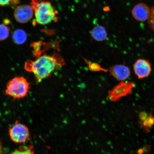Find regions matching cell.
Listing matches in <instances>:
<instances>
[{
    "mask_svg": "<svg viewBox=\"0 0 154 154\" xmlns=\"http://www.w3.org/2000/svg\"><path fill=\"white\" fill-rule=\"evenodd\" d=\"M144 152H145L147 153L149 152L151 150V147L149 144H146L144 146L143 149Z\"/></svg>",
    "mask_w": 154,
    "mask_h": 154,
    "instance_id": "obj_19",
    "label": "cell"
},
{
    "mask_svg": "<svg viewBox=\"0 0 154 154\" xmlns=\"http://www.w3.org/2000/svg\"><path fill=\"white\" fill-rule=\"evenodd\" d=\"M89 69L93 71H103V72H107V70L102 67L100 65L97 63H89Z\"/></svg>",
    "mask_w": 154,
    "mask_h": 154,
    "instance_id": "obj_15",
    "label": "cell"
},
{
    "mask_svg": "<svg viewBox=\"0 0 154 154\" xmlns=\"http://www.w3.org/2000/svg\"><path fill=\"white\" fill-rule=\"evenodd\" d=\"M19 3V0H0V6L2 7L16 5Z\"/></svg>",
    "mask_w": 154,
    "mask_h": 154,
    "instance_id": "obj_14",
    "label": "cell"
},
{
    "mask_svg": "<svg viewBox=\"0 0 154 154\" xmlns=\"http://www.w3.org/2000/svg\"><path fill=\"white\" fill-rule=\"evenodd\" d=\"M34 150L33 146H21L18 149H15L10 154H34Z\"/></svg>",
    "mask_w": 154,
    "mask_h": 154,
    "instance_id": "obj_12",
    "label": "cell"
},
{
    "mask_svg": "<svg viewBox=\"0 0 154 154\" xmlns=\"http://www.w3.org/2000/svg\"><path fill=\"white\" fill-rule=\"evenodd\" d=\"M148 114L144 111H142L139 114V117L140 121H143L147 118Z\"/></svg>",
    "mask_w": 154,
    "mask_h": 154,
    "instance_id": "obj_18",
    "label": "cell"
},
{
    "mask_svg": "<svg viewBox=\"0 0 154 154\" xmlns=\"http://www.w3.org/2000/svg\"><path fill=\"white\" fill-rule=\"evenodd\" d=\"M135 74L138 79H142L149 76L152 71L151 63L143 59L137 60L133 66Z\"/></svg>",
    "mask_w": 154,
    "mask_h": 154,
    "instance_id": "obj_7",
    "label": "cell"
},
{
    "mask_svg": "<svg viewBox=\"0 0 154 154\" xmlns=\"http://www.w3.org/2000/svg\"><path fill=\"white\" fill-rule=\"evenodd\" d=\"M30 5L34 11L36 23L45 25L57 20L58 11L51 2L44 0H31Z\"/></svg>",
    "mask_w": 154,
    "mask_h": 154,
    "instance_id": "obj_2",
    "label": "cell"
},
{
    "mask_svg": "<svg viewBox=\"0 0 154 154\" xmlns=\"http://www.w3.org/2000/svg\"><path fill=\"white\" fill-rule=\"evenodd\" d=\"M151 12V9L147 5L143 3H140L136 5L132 11L134 18L136 20L141 22L148 20Z\"/></svg>",
    "mask_w": 154,
    "mask_h": 154,
    "instance_id": "obj_8",
    "label": "cell"
},
{
    "mask_svg": "<svg viewBox=\"0 0 154 154\" xmlns=\"http://www.w3.org/2000/svg\"><path fill=\"white\" fill-rule=\"evenodd\" d=\"M63 63L62 57L58 55H44L35 60L27 61L24 67L28 72L33 73L36 82L39 83L51 76L57 67L63 65Z\"/></svg>",
    "mask_w": 154,
    "mask_h": 154,
    "instance_id": "obj_1",
    "label": "cell"
},
{
    "mask_svg": "<svg viewBox=\"0 0 154 154\" xmlns=\"http://www.w3.org/2000/svg\"><path fill=\"white\" fill-rule=\"evenodd\" d=\"M134 86V83L133 82H121L109 91L107 97L111 101L117 102L121 97L131 94Z\"/></svg>",
    "mask_w": 154,
    "mask_h": 154,
    "instance_id": "obj_5",
    "label": "cell"
},
{
    "mask_svg": "<svg viewBox=\"0 0 154 154\" xmlns=\"http://www.w3.org/2000/svg\"><path fill=\"white\" fill-rule=\"evenodd\" d=\"M144 151L142 149H140L138 150L137 151V154H143Z\"/></svg>",
    "mask_w": 154,
    "mask_h": 154,
    "instance_id": "obj_21",
    "label": "cell"
},
{
    "mask_svg": "<svg viewBox=\"0 0 154 154\" xmlns=\"http://www.w3.org/2000/svg\"><path fill=\"white\" fill-rule=\"evenodd\" d=\"M12 38L15 44L17 45H22L26 42L27 35L24 30L22 29H17L13 32Z\"/></svg>",
    "mask_w": 154,
    "mask_h": 154,
    "instance_id": "obj_11",
    "label": "cell"
},
{
    "mask_svg": "<svg viewBox=\"0 0 154 154\" xmlns=\"http://www.w3.org/2000/svg\"><path fill=\"white\" fill-rule=\"evenodd\" d=\"M34 11L30 5L18 6L15 9L14 16L15 20L20 23H28L33 17Z\"/></svg>",
    "mask_w": 154,
    "mask_h": 154,
    "instance_id": "obj_6",
    "label": "cell"
},
{
    "mask_svg": "<svg viewBox=\"0 0 154 154\" xmlns=\"http://www.w3.org/2000/svg\"><path fill=\"white\" fill-rule=\"evenodd\" d=\"M151 11V14L147 22L149 27L154 32V6L152 7Z\"/></svg>",
    "mask_w": 154,
    "mask_h": 154,
    "instance_id": "obj_16",
    "label": "cell"
},
{
    "mask_svg": "<svg viewBox=\"0 0 154 154\" xmlns=\"http://www.w3.org/2000/svg\"><path fill=\"white\" fill-rule=\"evenodd\" d=\"M90 34L94 40L99 42L105 41L107 37L105 28L100 25L94 26L90 32Z\"/></svg>",
    "mask_w": 154,
    "mask_h": 154,
    "instance_id": "obj_10",
    "label": "cell"
},
{
    "mask_svg": "<svg viewBox=\"0 0 154 154\" xmlns=\"http://www.w3.org/2000/svg\"><path fill=\"white\" fill-rule=\"evenodd\" d=\"M10 28L4 24H0V41H3L9 37Z\"/></svg>",
    "mask_w": 154,
    "mask_h": 154,
    "instance_id": "obj_13",
    "label": "cell"
},
{
    "mask_svg": "<svg viewBox=\"0 0 154 154\" xmlns=\"http://www.w3.org/2000/svg\"><path fill=\"white\" fill-rule=\"evenodd\" d=\"M9 135L11 140L16 143H24L30 139L29 131L27 127L18 121L10 129Z\"/></svg>",
    "mask_w": 154,
    "mask_h": 154,
    "instance_id": "obj_4",
    "label": "cell"
},
{
    "mask_svg": "<svg viewBox=\"0 0 154 154\" xmlns=\"http://www.w3.org/2000/svg\"><path fill=\"white\" fill-rule=\"evenodd\" d=\"M29 84L23 77H17L8 82L5 93L15 99H21L27 95Z\"/></svg>",
    "mask_w": 154,
    "mask_h": 154,
    "instance_id": "obj_3",
    "label": "cell"
},
{
    "mask_svg": "<svg viewBox=\"0 0 154 154\" xmlns=\"http://www.w3.org/2000/svg\"><path fill=\"white\" fill-rule=\"evenodd\" d=\"M148 122L149 126L151 128L152 126L154 125V117L152 116L151 113L148 114Z\"/></svg>",
    "mask_w": 154,
    "mask_h": 154,
    "instance_id": "obj_17",
    "label": "cell"
},
{
    "mask_svg": "<svg viewBox=\"0 0 154 154\" xmlns=\"http://www.w3.org/2000/svg\"><path fill=\"white\" fill-rule=\"evenodd\" d=\"M5 151L4 149L2 143L0 140V154H5Z\"/></svg>",
    "mask_w": 154,
    "mask_h": 154,
    "instance_id": "obj_20",
    "label": "cell"
},
{
    "mask_svg": "<svg viewBox=\"0 0 154 154\" xmlns=\"http://www.w3.org/2000/svg\"><path fill=\"white\" fill-rule=\"evenodd\" d=\"M109 72L111 75L119 81H124L130 77L131 71L126 65L117 64L113 65L109 69Z\"/></svg>",
    "mask_w": 154,
    "mask_h": 154,
    "instance_id": "obj_9",
    "label": "cell"
}]
</instances>
